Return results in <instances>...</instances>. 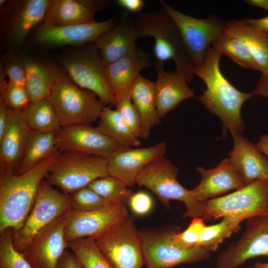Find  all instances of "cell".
<instances>
[{
  "instance_id": "obj_13",
  "label": "cell",
  "mask_w": 268,
  "mask_h": 268,
  "mask_svg": "<svg viewBox=\"0 0 268 268\" xmlns=\"http://www.w3.org/2000/svg\"><path fill=\"white\" fill-rule=\"evenodd\" d=\"M261 256L268 257V216L247 219L242 236L218 256L216 268H238Z\"/></svg>"
},
{
  "instance_id": "obj_12",
  "label": "cell",
  "mask_w": 268,
  "mask_h": 268,
  "mask_svg": "<svg viewBox=\"0 0 268 268\" xmlns=\"http://www.w3.org/2000/svg\"><path fill=\"white\" fill-rule=\"evenodd\" d=\"M159 2L178 28L195 67L199 66L207 49L223 31L225 22L214 14L197 18L178 11L163 0Z\"/></svg>"
},
{
  "instance_id": "obj_41",
  "label": "cell",
  "mask_w": 268,
  "mask_h": 268,
  "mask_svg": "<svg viewBox=\"0 0 268 268\" xmlns=\"http://www.w3.org/2000/svg\"><path fill=\"white\" fill-rule=\"evenodd\" d=\"M0 98L11 109L16 111L25 110L31 103L25 87L6 84L0 89Z\"/></svg>"
},
{
  "instance_id": "obj_2",
  "label": "cell",
  "mask_w": 268,
  "mask_h": 268,
  "mask_svg": "<svg viewBox=\"0 0 268 268\" xmlns=\"http://www.w3.org/2000/svg\"><path fill=\"white\" fill-rule=\"evenodd\" d=\"M61 151L21 174L0 173V232L7 228L18 230L35 202L39 186Z\"/></svg>"
},
{
  "instance_id": "obj_22",
  "label": "cell",
  "mask_w": 268,
  "mask_h": 268,
  "mask_svg": "<svg viewBox=\"0 0 268 268\" xmlns=\"http://www.w3.org/2000/svg\"><path fill=\"white\" fill-rule=\"evenodd\" d=\"M153 67L157 75L154 82L156 108L161 119L182 101L195 97V95L178 73L165 70L163 63L157 61L154 62Z\"/></svg>"
},
{
  "instance_id": "obj_46",
  "label": "cell",
  "mask_w": 268,
  "mask_h": 268,
  "mask_svg": "<svg viewBox=\"0 0 268 268\" xmlns=\"http://www.w3.org/2000/svg\"><path fill=\"white\" fill-rule=\"evenodd\" d=\"M10 108L1 98L0 99V138L5 132L10 119Z\"/></svg>"
},
{
  "instance_id": "obj_23",
  "label": "cell",
  "mask_w": 268,
  "mask_h": 268,
  "mask_svg": "<svg viewBox=\"0 0 268 268\" xmlns=\"http://www.w3.org/2000/svg\"><path fill=\"white\" fill-rule=\"evenodd\" d=\"M103 0H53L43 19L44 24L59 27L95 21V13L105 8Z\"/></svg>"
},
{
  "instance_id": "obj_36",
  "label": "cell",
  "mask_w": 268,
  "mask_h": 268,
  "mask_svg": "<svg viewBox=\"0 0 268 268\" xmlns=\"http://www.w3.org/2000/svg\"><path fill=\"white\" fill-rule=\"evenodd\" d=\"M87 187L116 205H127L132 194V191L124 183L109 175L94 180Z\"/></svg>"
},
{
  "instance_id": "obj_20",
  "label": "cell",
  "mask_w": 268,
  "mask_h": 268,
  "mask_svg": "<svg viewBox=\"0 0 268 268\" xmlns=\"http://www.w3.org/2000/svg\"><path fill=\"white\" fill-rule=\"evenodd\" d=\"M24 110L10 109L7 128L0 138V173H17L32 132L26 121Z\"/></svg>"
},
{
  "instance_id": "obj_25",
  "label": "cell",
  "mask_w": 268,
  "mask_h": 268,
  "mask_svg": "<svg viewBox=\"0 0 268 268\" xmlns=\"http://www.w3.org/2000/svg\"><path fill=\"white\" fill-rule=\"evenodd\" d=\"M154 63L148 54L136 47L126 55L105 66L108 84L115 92L122 89H131L140 72L153 66Z\"/></svg>"
},
{
  "instance_id": "obj_11",
  "label": "cell",
  "mask_w": 268,
  "mask_h": 268,
  "mask_svg": "<svg viewBox=\"0 0 268 268\" xmlns=\"http://www.w3.org/2000/svg\"><path fill=\"white\" fill-rule=\"evenodd\" d=\"M62 64L76 85L95 94L104 105L115 106L116 93L108 84L105 66L95 44L66 58Z\"/></svg>"
},
{
  "instance_id": "obj_5",
  "label": "cell",
  "mask_w": 268,
  "mask_h": 268,
  "mask_svg": "<svg viewBox=\"0 0 268 268\" xmlns=\"http://www.w3.org/2000/svg\"><path fill=\"white\" fill-rule=\"evenodd\" d=\"M108 175L107 159L82 152L64 151L53 162L45 180L70 195Z\"/></svg>"
},
{
  "instance_id": "obj_44",
  "label": "cell",
  "mask_w": 268,
  "mask_h": 268,
  "mask_svg": "<svg viewBox=\"0 0 268 268\" xmlns=\"http://www.w3.org/2000/svg\"><path fill=\"white\" fill-rule=\"evenodd\" d=\"M56 268H83L76 257L66 250L59 259Z\"/></svg>"
},
{
  "instance_id": "obj_1",
  "label": "cell",
  "mask_w": 268,
  "mask_h": 268,
  "mask_svg": "<svg viewBox=\"0 0 268 268\" xmlns=\"http://www.w3.org/2000/svg\"><path fill=\"white\" fill-rule=\"evenodd\" d=\"M221 55L212 47L205 53L194 74L202 80L206 88L199 97L207 110L216 115L232 136L241 134L245 127L241 115L243 104L254 96L252 91L243 92L234 86L220 68Z\"/></svg>"
},
{
  "instance_id": "obj_28",
  "label": "cell",
  "mask_w": 268,
  "mask_h": 268,
  "mask_svg": "<svg viewBox=\"0 0 268 268\" xmlns=\"http://www.w3.org/2000/svg\"><path fill=\"white\" fill-rule=\"evenodd\" d=\"M25 87L31 103L47 99L58 75L61 72L50 67L30 60H25Z\"/></svg>"
},
{
  "instance_id": "obj_37",
  "label": "cell",
  "mask_w": 268,
  "mask_h": 268,
  "mask_svg": "<svg viewBox=\"0 0 268 268\" xmlns=\"http://www.w3.org/2000/svg\"><path fill=\"white\" fill-rule=\"evenodd\" d=\"M13 229L0 232V268H32L22 253L13 243Z\"/></svg>"
},
{
  "instance_id": "obj_16",
  "label": "cell",
  "mask_w": 268,
  "mask_h": 268,
  "mask_svg": "<svg viewBox=\"0 0 268 268\" xmlns=\"http://www.w3.org/2000/svg\"><path fill=\"white\" fill-rule=\"evenodd\" d=\"M129 216L126 205H113L100 210L67 214L65 237L67 242L94 237Z\"/></svg>"
},
{
  "instance_id": "obj_50",
  "label": "cell",
  "mask_w": 268,
  "mask_h": 268,
  "mask_svg": "<svg viewBox=\"0 0 268 268\" xmlns=\"http://www.w3.org/2000/svg\"><path fill=\"white\" fill-rule=\"evenodd\" d=\"M245 1L252 6L260 7L268 11V0H246Z\"/></svg>"
},
{
  "instance_id": "obj_53",
  "label": "cell",
  "mask_w": 268,
  "mask_h": 268,
  "mask_svg": "<svg viewBox=\"0 0 268 268\" xmlns=\"http://www.w3.org/2000/svg\"></svg>"
},
{
  "instance_id": "obj_48",
  "label": "cell",
  "mask_w": 268,
  "mask_h": 268,
  "mask_svg": "<svg viewBox=\"0 0 268 268\" xmlns=\"http://www.w3.org/2000/svg\"><path fill=\"white\" fill-rule=\"evenodd\" d=\"M241 20L249 25L268 34V15L259 18H244Z\"/></svg>"
},
{
  "instance_id": "obj_43",
  "label": "cell",
  "mask_w": 268,
  "mask_h": 268,
  "mask_svg": "<svg viewBox=\"0 0 268 268\" xmlns=\"http://www.w3.org/2000/svg\"><path fill=\"white\" fill-rule=\"evenodd\" d=\"M3 74L8 78L6 84L25 87L26 74L24 62L13 61L8 64Z\"/></svg>"
},
{
  "instance_id": "obj_32",
  "label": "cell",
  "mask_w": 268,
  "mask_h": 268,
  "mask_svg": "<svg viewBox=\"0 0 268 268\" xmlns=\"http://www.w3.org/2000/svg\"><path fill=\"white\" fill-rule=\"evenodd\" d=\"M24 112L27 123L33 132L57 133L62 128L48 99L31 103Z\"/></svg>"
},
{
  "instance_id": "obj_33",
  "label": "cell",
  "mask_w": 268,
  "mask_h": 268,
  "mask_svg": "<svg viewBox=\"0 0 268 268\" xmlns=\"http://www.w3.org/2000/svg\"><path fill=\"white\" fill-rule=\"evenodd\" d=\"M211 47L221 55L226 56L238 65L260 71L245 44L236 36L223 31L212 42Z\"/></svg>"
},
{
  "instance_id": "obj_3",
  "label": "cell",
  "mask_w": 268,
  "mask_h": 268,
  "mask_svg": "<svg viewBox=\"0 0 268 268\" xmlns=\"http://www.w3.org/2000/svg\"><path fill=\"white\" fill-rule=\"evenodd\" d=\"M137 39L154 38V54L157 62L172 60L175 71L187 83L194 77L195 66L177 25L163 8L158 12L137 14L135 18Z\"/></svg>"
},
{
  "instance_id": "obj_15",
  "label": "cell",
  "mask_w": 268,
  "mask_h": 268,
  "mask_svg": "<svg viewBox=\"0 0 268 268\" xmlns=\"http://www.w3.org/2000/svg\"><path fill=\"white\" fill-rule=\"evenodd\" d=\"M67 214L39 231L22 253L32 268H56L67 248L65 237Z\"/></svg>"
},
{
  "instance_id": "obj_45",
  "label": "cell",
  "mask_w": 268,
  "mask_h": 268,
  "mask_svg": "<svg viewBox=\"0 0 268 268\" xmlns=\"http://www.w3.org/2000/svg\"><path fill=\"white\" fill-rule=\"evenodd\" d=\"M114 2L128 13H140L144 5L142 0H116Z\"/></svg>"
},
{
  "instance_id": "obj_49",
  "label": "cell",
  "mask_w": 268,
  "mask_h": 268,
  "mask_svg": "<svg viewBox=\"0 0 268 268\" xmlns=\"http://www.w3.org/2000/svg\"><path fill=\"white\" fill-rule=\"evenodd\" d=\"M256 145L263 154L268 156V135H263Z\"/></svg>"
},
{
  "instance_id": "obj_42",
  "label": "cell",
  "mask_w": 268,
  "mask_h": 268,
  "mask_svg": "<svg viewBox=\"0 0 268 268\" xmlns=\"http://www.w3.org/2000/svg\"><path fill=\"white\" fill-rule=\"evenodd\" d=\"M128 204L133 213L141 216L148 214L151 211L153 201L148 193L141 191L132 193Z\"/></svg>"
},
{
  "instance_id": "obj_18",
  "label": "cell",
  "mask_w": 268,
  "mask_h": 268,
  "mask_svg": "<svg viewBox=\"0 0 268 268\" xmlns=\"http://www.w3.org/2000/svg\"><path fill=\"white\" fill-rule=\"evenodd\" d=\"M114 18L100 22L56 27L42 24L36 38L41 43L51 46L81 44L95 42L116 24Z\"/></svg>"
},
{
  "instance_id": "obj_40",
  "label": "cell",
  "mask_w": 268,
  "mask_h": 268,
  "mask_svg": "<svg viewBox=\"0 0 268 268\" xmlns=\"http://www.w3.org/2000/svg\"><path fill=\"white\" fill-rule=\"evenodd\" d=\"M205 225L202 218L192 219L191 223L184 231L177 232L173 235L174 242L184 248L199 246L201 234Z\"/></svg>"
},
{
  "instance_id": "obj_4",
  "label": "cell",
  "mask_w": 268,
  "mask_h": 268,
  "mask_svg": "<svg viewBox=\"0 0 268 268\" xmlns=\"http://www.w3.org/2000/svg\"><path fill=\"white\" fill-rule=\"evenodd\" d=\"M47 99L62 127L90 125L99 119L104 107L95 94L81 88L62 72L58 75Z\"/></svg>"
},
{
  "instance_id": "obj_8",
  "label": "cell",
  "mask_w": 268,
  "mask_h": 268,
  "mask_svg": "<svg viewBox=\"0 0 268 268\" xmlns=\"http://www.w3.org/2000/svg\"><path fill=\"white\" fill-rule=\"evenodd\" d=\"M178 231V226L162 231H139L144 264L147 268H173L210 257V252L202 247L188 249L177 245L173 237Z\"/></svg>"
},
{
  "instance_id": "obj_26",
  "label": "cell",
  "mask_w": 268,
  "mask_h": 268,
  "mask_svg": "<svg viewBox=\"0 0 268 268\" xmlns=\"http://www.w3.org/2000/svg\"><path fill=\"white\" fill-rule=\"evenodd\" d=\"M130 92L140 118L141 138L146 139L152 128L161 123L156 108L154 82L140 74L134 81Z\"/></svg>"
},
{
  "instance_id": "obj_31",
  "label": "cell",
  "mask_w": 268,
  "mask_h": 268,
  "mask_svg": "<svg viewBox=\"0 0 268 268\" xmlns=\"http://www.w3.org/2000/svg\"><path fill=\"white\" fill-rule=\"evenodd\" d=\"M96 127L122 147H137L141 144L116 109L111 106L104 107Z\"/></svg>"
},
{
  "instance_id": "obj_47",
  "label": "cell",
  "mask_w": 268,
  "mask_h": 268,
  "mask_svg": "<svg viewBox=\"0 0 268 268\" xmlns=\"http://www.w3.org/2000/svg\"><path fill=\"white\" fill-rule=\"evenodd\" d=\"M252 92L254 96H262L268 98V73L261 74L256 86Z\"/></svg>"
},
{
  "instance_id": "obj_17",
  "label": "cell",
  "mask_w": 268,
  "mask_h": 268,
  "mask_svg": "<svg viewBox=\"0 0 268 268\" xmlns=\"http://www.w3.org/2000/svg\"><path fill=\"white\" fill-rule=\"evenodd\" d=\"M165 142L144 147H122L108 160L109 175L115 177L128 187L134 186L140 172L148 164L165 157Z\"/></svg>"
},
{
  "instance_id": "obj_52",
  "label": "cell",
  "mask_w": 268,
  "mask_h": 268,
  "mask_svg": "<svg viewBox=\"0 0 268 268\" xmlns=\"http://www.w3.org/2000/svg\"><path fill=\"white\" fill-rule=\"evenodd\" d=\"M246 268H256L254 266H252L248 267Z\"/></svg>"
},
{
  "instance_id": "obj_51",
  "label": "cell",
  "mask_w": 268,
  "mask_h": 268,
  "mask_svg": "<svg viewBox=\"0 0 268 268\" xmlns=\"http://www.w3.org/2000/svg\"><path fill=\"white\" fill-rule=\"evenodd\" d=\"M256 268H268V263L256 262L254 265Z\"/></svg>"
},
{
  "instance_id": "obj_10",
  "label": "cell",
  "mask_w": 268,
  "mask_h": 268,
  "mask_svg": "<svg viewBox=\"0 0 268 268\" xmlns=\"http://www.w3.org/2000/svg\"><path fill=\"white\" fill-rule=\"evenodd\" d=\"M113 268H142L141 239L129 215L93 237Z\"/></svg>"
},
{
  "instance_id": "obj_30",
  "label": "cell",
  "mask_w": 268,
  "mask_h": 268,
  "mask_svg": "<svg viewBox=\"0 0 268 268\" xmlns=\"http://www.w3.org/2000/svg\"><path fill=\"white\" fill-rule=\"evenodd\" d=\"M51 0H28L23 2L17 11L11 26L12 38L21 43L29 32L43 21Z\"/></svg>"
},
{
  "instance_id": "obj_34",
  "label": "cell",
  "mask_w": 268,
  "mask_h": 268,
  "mask_svg": "<svg viewBox=\"0 0 268 268\" xmlns=\"http://www.w3.org/2000/svg\"><path fill=\"white\" fill-rule=\"evenodd\" d=\"M67 248L76 257L83 268H113L93 237H85L67 242Z\"/></svg>"
},
{
  "instance_id": "obj_14",
  "label": "cell",
  "mask_w": 268,
  "mask_h": 268,
  "mask_svg": "<svg viewBox=\"0 0 268 268\" xmlns=\"http://www.w3.org/2000/svg\"><path fill=\"white\" fill-rule=\"evenodd\" d=\"M56 147L61 152L74 151L108 159L124 147L90 125L62 127L56 133Z\"/></svg>"
},
{
  "instance_id": "obj_35",
  "label": "cell",
  "mask_w": 268,
  "mask_h": 268,
  "mask_svg": "<svg viewBox=\"0 0 268 268\" xmlns=\"http://www.w3.org/2000/svg\"><path fill=\"white\" fill-rule=\"evenodd\" d=\"M240 220L233 217H224L218 223L205 225L200 236L199 246L209 252L216 251L225 239L240 229Z\"/></svg>"
},
{
  "instance_id": "obj_29",
  "label": "cell",
  "mask_w": 268,
  "mask_h": 268,
  "mask_svg": "<svg viewBox=\"0 0 268 268\" xmlns=\"http://www.w3.org/2000/svg\"><path fill=\"white\" fill-rule=\"evenodd\" d=\"M56 133L31 132L16 174L30 170L58 150Z\"/></svg>"
},
{
  "instance_id": "obj_9",
  "label": "cell",
  "mask_w": 268,
  "mask_h": 268,
  "mask_svg": "<svg viewBox=\"0 0 268 268\" xmlns=\"http://www.w3.org/2000/svg\"><path fill=\"white\" fill-rule=\"evenodd\" d=\"M70 202V195L54 189L44 179L24 223L18 230L13 232L14 248L22 253L39 231L68 212Z\"/></svg>"
},
{
  "instance_id": "obj_19",
  "label": "cell",
  "mask_w": 268,
  "mask_h": 268,
  "mask_svg": "<svg viewBox=\"0 0 268 268\" xmlns=\"http://www.w3.org/2000/svg\"><path fill=\"white\" fill-rule=\"evenodd\" d=\"M196 170L201 180L191 191L200 201L215 199L230 191L237 190L246 186L228 157L223 159L213 168L198 167Z\"/></svg>"
},
{
  "instance_id": "obj_38",
  "label": "cell",
  "mask_w": 268,
  "mask_h": 268,
  "mask_svg": "<svg viewBox=\"0 0 268 268\" xmlns=\"http://www.w3.org/2000/svg\"><path fill=\"white\" fill-rule=\"evenodd\" d=\"M116 205L101 197L89 187L80 189L70 195L69 210L87 212Z\"/></svg>"
},
{
  "instance_id": "obj_6",
  "label": "cell",
  "mask_w": 268,
  "mask_h": 268,
  "mask_svg": "<svg viewBox=\"0 0 268 268\" xmlns=\"http://www.w3.org/2000/svg\"><path fill=\"white\" fill-rule=\"evenodd\" d=\"M178 171V168L164 157L146 166L138 174L136 183L149 189L167 207L171 200L183 202L186 207L183 217L202 218L205 201L198 200L191 190L179 183L177 179Z\"/></svg>"
},
{
  "instance_id": "obj_7",
  "label": "cell",
  "mask_w": 268,
  "mask_h": 268,
  "mask_svg": "<svg viewBox=\"0 0 268 268\" xmlns=\"http://www.w3.org/2000/svg\"><path fill=\"white\" fill-rule=\"evenodd\" d=\"M263 216H268V180L259 179L231 194L205 201L202 218L233 217L243 221Z\"/></svg>"
},
{
  "instance_id": "obj_39",
  "label": "cell",
  "mask_w": 268,
  "mask_h": 268,
  "mask_svg": "<svg viewBox=\"0 0 268 268\" xmlns=\"http://www.w3.org/2000/svg\"><path fill=\"white\" fill-rule=\"evenodd\" d=\"M131 89H122L115 92L116 109L124 121L132 130L135 136L141 138V124L138 112L131 97Z\"/></svg>"
},
{
  "instance_id": "obj_24",
  "label": "cell",
  "mask_w": 268,
  "mask_h": 268,
  "mask_svg": "<svg viewBox=\"0 0 268 268\" xmlns=\"http://www.w3.org/2000/svg\"><path fill=\"white\" fill-rule=\"evenodd\" d=\"M233 137V148L228 158L246 185L257 180H268V158L241 134Z\"/></svg>"
},
{
  "instance_id": "obj_27",
  "label": "cell",
  "mask_w": 268,
  "mask_h": 268,
  "mask_svg": "<svg viewBox=\"0 0 268 268\" xmlns=\"http://www.w3.org/2000/svg\"><path fill=\"white\" fill-rule=\"evenodd\" d=\"M224 32L240 39L245 44L262 74L268 73V34L242 20L225 22Z\"/></svg>"
},
{
  "instance_id": "obj_21",
  "label": "cell",
  "mask_w": 268,
  "mask_h": 268,
  "mask_svg": "<svg viewBox=\"0 0 268 268\" xmlns=\"http://www.w3.org/2000/svg\"><path fill=\"white\" fill-rule=\"evenodd\" d=\"M135 18L123 13L115 26L95 42L105 66L126 55L136 48Z\"/></svg>"
}]
</instances>
